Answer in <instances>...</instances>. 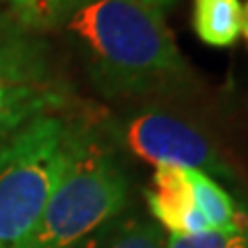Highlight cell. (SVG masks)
Segmentation results:
<instances>
[{
    "mask_svg": "<svg viewBox=\"0 0 248 248\" xmlns=\"http://www.w3.org/2000/svg\"><path fill=\"white\" fill-rule=\"evenodd\" d=\"M242 35H244L246 46H248V0L242 4Z\"/></svg>",
    "mask_w": 248,
    "mask_h": 248,
    "instance_id": "11",
    "label": "cell"
},
{
    "mask_svg": "<svg viewBox=\"0 0 248 248\" xmlns=\"http://www.w3.org/2000/svg\"><path fill=\"white\" fill-rule=\"evenodd\" d=\"M166 236L155 221L128 219L99 248H164Z\"/></svg>",
    "mask_w": 248,
    "mask_h": 248,
    "instance_id": "9",
    "label": "cell"
},
{
    "mask_svg": "<svg viewBox=\"0 0 248 248\" xmlns=\"http://www.w3.org/2000/svg\"><path fill=\"white\" fill-rule=\"evenodd\" d=\"M110 137L130 155L153 166L192 168L215 180L236 182V170L211 133L178 110L147 106L116 122Z\"/></svg>",
    "mask_w": 248,
    "mask_h": 248,
    "instance_id": "5",
    "label": "cell"
},
{
    "mask_svg": "<svg viewBox=\"0 0 248 248\" xmlns=\"http://www.w3.org/2000/svg\"><path fill=\"white\" fill-rule=\"evenodd\" d=\"M64 33L87 79L108 99L176 95L192 71L164 19L139 0H77Z\"/></svg>",
    "mask_w": 248,
    "mask_h": 248,
    "instance_id": "1",
    "label": "cell"
},
{
    "mask_svg": "<svg viewBox=\"0 0 248 248\" xmlns=\"http://www.w3.org/2000/svg\"><path fill=\"white\" fill-rule=\"evenodd\" d=\"M192 29L211 48H232L242 35V2L240 0H195Z\"/></svg>",
    "mask_w": 248,
    "mask_h": 248,
    "instance_id": "7",
    "label": "cell"
},
{
    "mask_svg": "<svg viewBox=\"0 0 248 248\" xmlns=\"http://www.w3.org/2000/svg\"><path fill=\"white\" fill-rule=\"evenodd\" d=\"M6 13L21 29L44 35L64 25L77 0H4Z\"/></svg>",
    "mask_w": 248,
    "mask_h": 248,
    "instance_id": "8",
    "label": "cell"
},
{
    "mask_svg": "<svg viewBox=\"0 0 248 248\" xmlns=\"http://www.w3.org/2000/svg\"><path fill=\"white\" fill-rule=\"evenodd\" d=\"M164 2H166V4H172V2H174V0H164Z\"/></svg>",
    "mask_w": 248,
    "mask_h": 248,
    "instance_id": "13",
    "label": "cell"
},
{
    "mask_svg": "<svg viewBox=\"0 0 248 248\" xmlns=\"http://www.w3.org/2000/svg\"><path fill=\"white\" fill-rule=\"evenodd\" d=\"M68 120L42 114L0 145V248H25L56 186Z\"/></svg>",
    "mask_w": 248,
    "mask_h": 248,
    "instance_id": "3",
    "label": "cell"
},
{
    "mask_svg": "<svg viewBox=\"0 0 248 248\" xmlns=\"http://www.w3.org/2000/svg\"><path fill=\"white\" fill-rule=\"evenodd\" d=\"M145 201L155 223L174 236H190L211 230L192 199L188 168L155 166L153 188L145 192Z\"/></svg>",
    "mask_w": 248,
    "mask_h": 248,
    "instance_id": "6",
    "label": "cell"
},
{
    "mask_svg": "<svg viewBox=\"0 0 248 248\" xmlns=\"http://www.w3.org/2000/svg\"><path fill=\"white\" fill-rule=\"evenodd\" d=\"M164 248H248V226L238 230H207L190 236L170 234Z\"/></svg>",
    "mask_w": 248,
    "mask_h": 248,
    "instance_id": "10",
    "label": "cell"
},
{
    "mask_svg": "<svg viewBox=\"0 0 248 248\" xmlns=\"http://www.w3.org/2000/svg\"><path fill=\"white\" fill-rule=\"evenodd\" d=\"M130 178L110 133L68 120L56 186L25 248H77L112 223L128 203Z\"/></svg>",
    "mask_w": 248,
    "mask_h": 248,
    "instance_id": "2",
    "label": "cell"
},
{
    "mask_svg": "<svg viewBox=\"0 0 248 248\" xmlns=\"http://www.w3.org/2000/svg\"><path fill=\"white\" fill-rule=\"evenodd\" d=\"M139 2H143V4H147V6H153V9H159V11H164L166 6H168L164 0H139Z\"/></svg>",
    "mask_w": 248,
    "mask_h": 248,
    "instance_id": "12",
    "label": "cell"
},
{
    "mask_svg": "<svg viewBox=\"0 0 248 248\" xmlns=\"http://www.w3.org/2000/svg\"><path fill=\"white\" fill-rule=\"evenodd\" d=\"M66 95L44 37L0 13V145L29 120L58 112Z\"/></svg>",
    "mask_w": 248,
    "mask_h": 248,
    "instance_id": "4",
    "label": "cell"
}]
</instances>
